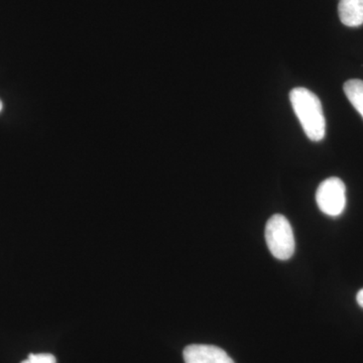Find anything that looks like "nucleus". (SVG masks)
Here are the masks:
<instances>
[{"instance_id":"nucleus-1","label":"nucleus","mask_w":363,"mask_h":363,"mask_svg":"<svg viewBox=\"0 0 363 363\" xmlns=\"http://www.w3.org/2000/svg\"><path fill=\"white\" fill-rule=\"evenodd\" d=\"M290 100L306 135L312 142L323 140L326 121L321 101L317 95L307 88L297 87L291 91Z\"/></svg>"},{"instance_id":"nucleus-2","label":"nucleus","mask_w":363,"mask_h":363,"mask_svg":"<svg viewBox=\"0 0 363 363\" xmlns=\"http://www.w3.org/2000/svg\"><path fill=\"white\" fill-rule=\"evenodd\" d=\"M266 241L269 252L276 259L286 260L295 252V238L292 226L285 216L276 214L267 221Z\"/></svg>"},{"instance_id":"nucleus-3","label":"nucleus","mask_w":363,"mask_h":363,"mask_svg":"<svg viewBox=\"0 0 363 363\" xmlns=\"http://www.w3.org/2000/svg\"><path fill=\"white\" fill-rule=\"evenodd\" d=\"M316 201L319 209L328 216L337 217L342 214L346 206V188L343 182L336 177L322 182L317 190Z\"/></svg>"},{"instance_id":"nucleus-4","label":"nucleus","mask_w":363,"mask_h":363,"mask_svg":"<svg viewBox=\"0 0 363 363\" xmlns=\"http://www.w3.org/2000/svg\"><path fill=\"white\" fill-rule=\"evenodd\" d=\"M185 363H234L233 358L213 345L192 344L184 350Z\"/></svg>"},{"instance_id":"nucleus-5","label":"nucleus","mask_w":363,"mask_h":363,"mask_svg":"<svg viewBox=\"0 0 363 363\" xmlns=\"http://www.w3.org/2000/svg\"><path fill=\"white\" fill-rule=\"evenodd\" d=\"M338 14L343 25L350 28L363 25V0H340Z\"/></svg>"},{"instance_id":"nucleus-6","label":"nucleus","mask_w":363,"mask_h":363,"mask_svg":"<svg viewBox=\"0 0 363 363\" xmlns=\"http://www.w3.org/2000/svg\"><path fill=\"white\" fill-rule=\"evenodd\" d=\"M343 90L350 104L363 118V81L359 79H351L345 82Z\"/></svg>"},{"instance_id":"nucleus-7","label":"nucleus","mask_w":363,"mask_h":363,"mask_svg":"<svg viewBox=\"0 0 363 363\" xmlns=\"http://www.w3.org/2000/svg\"><path fill=\"white\" fill-rule=\"evenodd\" d=\"M21 363H57L56 357L49 353H40V354H30L28 359Z\"/></svg>"},{"instance_id":"nucleus-8","label":"nucleus","mask_w":363,"mask_h":363,"mask_svg":"<svg viewBox=\"0 0 363 363\" xmlns=\"http://www.w3.org/2000/svg\"><path fill=\"white\" fill-rule=\"evenodd\" d=\"M357 300L358 305H359L360 307L363 308V289L362 290H360L359 292H358L357 296Z\"/></svg>"},{"instance_id":"nucleus-9","label":"nucleus","mask_w":363,"mask_h":363,"mask_svg":"<svg viewBox=\"0 0 363 363\" xmlns=\"http://www.w3.org/2000/svg\"><path fill=\"white\" fill-rule=\"evenodd\" d=\"M2 109V101L0 100V111H1Z\"/></svg>"}]
</instances>
